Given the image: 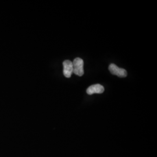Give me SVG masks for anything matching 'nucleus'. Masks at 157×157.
<instances>
[{"instance_id": "1", "label": "nucleus", "mask_w": 157, "mask_h": 157, "mask_svg": "<svg viewBox=\"0 0 157 157\" xmlns=\"http://www.w3.org/2000/svg\"><path fill=\"white\" fill-rule=\"evenodd\" d=\"M73 63V73L78 76H82L84 74L83 60L80 58H76L74 59Z\"/></svg>"}, {"instance_id": "2", "label": "nucleus", "mask_w": 157, "mask_h": 157, "mask_svg": "<svg viewBox=\"0 0 157 157\" xmlns=\"http://www.w3.org/2000/svg\"><path fill=\"white\" fill-rule=\"evenodd\" d=\"M109 70L112 75H116L119 78H125L127 76V71L123 68L118 67L115 64L111 63L109 66Z\"/></svg>"}, {"instance_id": "3", "label": "nucleus", "mask_w": 157, "mask_h": 157, "mask_svg": "<svg viewBox=\"0 0 157 157\" xmlns=\"http://www.w3.org/2000/svg\"><path fill=\"white\" fill-rule=\"evenodd\" d=\"M63 72L64 76L67 78H71L73 71L72 62H71L69 60H66L63 62Z\"/></svg>"}, {"instance_id": "4", "label": "nucleus", "mask_w": 157, "mask_h": 157, "mask_svg": "<svg viewBox=\"0 0 157 157\" xmlns=\"http://www.w3.org/2000/svg\"><path fill=\"white\" fill-rule=\"evenodd\" d=\"M86 91L89 95H92L95 93L101 94L104 91V87L101 84H94L90 86Z\"/></svg>"}]
</instances>
